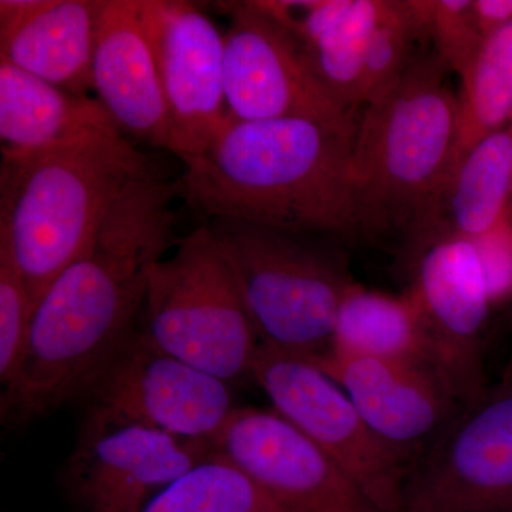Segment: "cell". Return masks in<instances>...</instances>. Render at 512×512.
Here are the masks:
<instances>
[{"mask_svg":"<svg viewBox=\"0 0 512 512\" xmlns=\"http://www.w3.org/2000/svg\"><path fill=\"white\" fill-rule=\"evenodd\" d=\"M214 453L210 440L86 419L67 461L64 488L76 512H140Z\"/></svg>","mask_w":512,"mask_h":512,"instance_id":"obj_12","label":"cell"},{"mask_svg":"<svg viewBox=\"0 0 512 512\" xmlns=\"http://www.w3.org/2000/svg\"><path fill=\"white\" fill-rule=\"evenodd\" d=\"M491 298L497 301L512 289V222L505 218L497 228L476 239Z\"/></svg>","mask_w":512,"mask_h":512,"instance_id":"obj_27","label":"cell"},{"mask_svg":"<svg viewBox=\"0 0 512 512\" xmlns=\"http://www.w3.org/2000/svg\"><path fill=\"white\" fill-rule=\"evenodd\" d=\"M460 79L457 144L451 168L478 141L510 124L512 22L484 37L477 56Z\"/></svg>","mask_w":512,"mask_h":512,"instance_id":"obj_22","label":"cell"},{"mask_svg":"<svg viewBox=\"0 0 512 512\" xmlns=\"http://www.w3.org/2000/svg\"><path fill=\"white\" fill-rule=\"evenodd\" d=\"M143 312V328L165 352L228 384L252 376L259 339L207 225L150 269Z\"/></svg>","mask_w":512,"mask_h":512,"instance_id":"obj_6","label":"cell"},{"mask_svg":"<svg viewBox=\"0 0 512 512\" xmlns=\"http://www.w3.org/2000/svg\"><path fill=\"white\" fill-rule=\"evenodd\" d=\"M355 133L309 119H228L204 153L183 161L180 197L204 222L316 237L356 234Z\"/></svg>","mask_w":512,"mask_h":512,"instance_id":"obj_2","label":"cell"},{"mask_svg":"<svg viewBox=\"0 0 512 512\" xmlns=\"http://www.w3.org/2000/svg\"><path fill=\"white\" fill-rule=\"evenodd\" d=\"M510 126L512 127V117H511V121H510Z\"/></svg>","mask_w":512,"mask_h":512,"instance_id":"obj_30","label":"cell"},{"mask_svg":"<svg viewBox=\"0 0 512 512\" xmlns=\"http://www.w3.org/2000/svg\"><path fill=\"white\" fill-rule=\"evenodd\" d=\"M447 72L436 52L416 56L362 107L350 161L362 229L414 231L439 194L458 134V97Z\"/></svg>","mask_w":512,"mask_h":512,"instance_id":"obj_4","label":"cell"},{"mask_svg":"<svg viewBox=\"0 0 512 512\" xmlns=\"http://www.w3.org/2000/svg\"><path fill=\"white\" fill-rule=\"evenodd\" d=\"M140 512H288L214 453L154 495Z\"/></svg>","mask_w":512,"mask_h":512,"instance_id":"obj_23","label":"cell"},{"mask_svg":"<svg viewBox=\"0 0 512 512\" xmlns=\"http://www.w3.org/2000/svg\"><path fill=\"white\" fill-rule=\"evenodd\" d=\"M474 18L487 37L512 22V0H473Z\"/></svg>","mask_w":512,"mask_h":512,"instance_id":"obj_28","label":"cell"},{"mask_svg":"<svg viewBox=\"0 0 512 512\" xmlns=\"http://www.w3.org/2000/svg\"><path fill=\"white\" fill-rule=\"evenodd\" d=\"M202 224L231 268L259 345L305 357L328 353L353 284L343 259L316 235L235 220Z\"/></svg>","mask_w":512,"mask_h":512,"instance_id":"obj_5","label":"cell"},{"mask_svg":"<svg viewBox=\"0 0 512 512\" xmlns=\"http://www.w3.org/2000/svg\"><path fill=\"white\" fill-rule=\"evenodd\" d=\"M111 128L116 124L96 97L66 92L0 60L2 164L28 160Z\"/></svg>","mask_w":512,"mask_h":512,"instance_id":"obj_19","label":"cell"},{"mask_svg":"<svg viewBox=\"0 0 512 512\" xmlns=\"http://www.w3.org/2000/svg\"><path fill=\"white\" fill-rule=\"evenodd\" d=\"M224 42L228 119H309L356 131V111L323 86L298 40L258 2L232 6Z\"/></svg>","mask_w":512,"mask_h":512,"instance_id":"obj_10","label":"cell"},{"mask_svg":"<svg viewBox=\"0 0 512 512\" xmlns=\"http://www.w3.org/2000/svg\"><path fill=\"white\" fill-rule=\"evenodd\" d=\"M141 16L167 103L168 151L181 161L200 156L228 120L224 33L181 0H141Z\"/></svg>","mask_w":512,"mask_h":512,"instance_id":"obj_13","label":"cell"},{"mask_svg":"<svg viewBox=\"0 0 512 512\" xmlns=\"http://www.w3.org/2000/svg\"><path fill=\"white\" fill-rule=\"evenodd\" d=\"M501 382H503L505 384H511V386H512V353H511L510 360H508V366H507V369H505L504 377H503V380H501Z\"/></svg>","mask_w":512,"mask_h":512,"instance_id":"obj_29","label":"cell"},{"mask_svg":"<svg viewBox=\"0 0 512 512\" xmlns=\"http://www.w3.org/2000/svg\"><path fill=\"white\" fill-rule=\"evenodd\" d=\"M272 409L301 430L384 512H400L410 464L367 426L332 377L308 357L259 345L252 376Z\"/></svg>","mask_w":512,"mask_h":512,"instance_id":"obj_7","label":"cell"},{"mask_svg":"<svg viewBox=\"0 0 512 512\" xmlns=\"http://www.w3.org/2000/svg\"><path fill=\"white\" fill-rule=\"evenodd\" d=\"M35 303L8 235L0 232V382L6 386L15 375L25 350Z\"/></svg>","mask_w":512,"mask_h":512,"instance_id":"obj_25","label":"cell"},{"mask_svg":"<svg viewBox=\"0 0 512 512\" xmlns=\"http://www.w3.org/2000/svg\"><path fill=\"white\" fill-rule=\"evenodd\" d=\"M177 195L178 180H165L151 164L43 293L15 375L2 389L5 424L25 426L86 397L136 328L150 269L177 244Z\"/></svg>","mask_w":512,"mask_h":512,"instance_id":"obj_1","label":"cell"},{"mask_svg":"<svg viewBox=\"0 0 512 512\" xmlns=\"http://www.w3.org/2000/svg\"><path fill=\"white\" fill-rule=\"evenodd\" d=\"M400 512H512V386H490L410 466Z\"/></svg>","mask_w":512,"mask_h":512,"instance_id":"obj_9","label":"cell"},{"mask_svg":"<svg viewBox=\"0 0 512 512\" xmlns=\"http://www.w3.org/2000/svg\"><path fill=\"white\" fill-rule=\"evenodd\" d=\"M92 89L123 136L168 151L167 103L144 28L141 0H103Z\"/></svg>","mask_w":512,"mask_h":512,"instance_id":"obj_16","label":"cell"},{"mask_svg":"<svg viewBox=\"0 0 512 512\" xmlns=\"http://www.w3.org/2000/svg\"><path fill=\"white\" fill-rule=\"evenodd\" d=\"M409 2L387 0L377 23L365 60L360 101L362 107L393 86L414 57L413 45L421 39Z\"/></svg>","mask_w":512,"mask_h":512,"instance_id":"obj_24","label":"cell"},{"mask_svg":"<svg viewBox=\"0 0 512 512\" xmlns=\"http://www.w3.org/2000/svg\"><path fill=\"white\" fill-rule=\"evenodd\" d=\"M387 0H259L302 46L313 73L350 110L362 107L367 49Z\"/></svg>","mask_w":512,"mask_h":512,"instance_id":"obj_18","label":"cell"},{"mask_svg":"<svg viewBox=\"0 0 512 512\" xmlns=\"http://www.w3.org/2000/svg\"><path fill=\"white\" fill-rule=\"evenodd\" d=\"M512 127L488 134L448 173L439 194L414 229L417 251L434 239L484 237L510 217Z\"/></svg>","mask_w":512,"mask_h":512,"instance_id":"obj_20","label":"cell"},{"mask_svg":"<svg viewBox=\"0 0 512 512\" xmlns=\"http://www.w3.org/2000/svg\"><path fill=\"white\" fill-rule=\"evenodd\" d=\"M426 37L433 40L436 55L447 69L463 76L484 40L474 18L473 0H429Z\"/></svg>","mask_w":512,"mask_h":512,"instance_id":"obj_26","label":"cell"},{"mask_svg":"<svg viewBox=\"0 0 512 512\" xmlns=\"http://www.w3.org/2000/svg\"><path fill=\"white\" fill-rule=\"evenodd\" d=\"M330 350L343 355L433 363L426 330L409 293L387 295L356 282L340 302Z\"/></svg>","mask_w":512,"mask_h":512,"instance_id":"obj_21","label":"cell"},{"mask_svg":"<svg viewBox=\"0 0 512 512\" xmlns=\"http://www.w3.org/2000/svg\"><path fill=\"white\" fill-rule=\"evenodd\" d=\"M84 399L90 406L87 419L210 441L237 409L231 384L165 352L138 326Z\"/></svg>","mask_w":512,"mask_h":512,"instance_id":"obj_8","label":"cell"},{"mask_svg":"<svg viewBox=\"0 0 512 512\" xmlns=\"http://www.w3.org/2000/svg\"><path fill=\"white\" fill-rule=\"evenodd\" d=\"M413 299L431 359L467 404L488 389L484 343L493 298L473 239L441 237L417 251Z\"/></svg>","mask_w":512,"mask_h":512,"instance_id":"obj_11","label":"cell"},{"mask_svg":"<svg viewBox=\"0 0 512 512\" xmlns=\"http://www.w3.org/2000/svg\"><path fill=\"white\" fill-rule=\"evenodd\" d=\"M103 0H2L0 60L77 96H92Z\"/></svg>","mask_w":512,"mask_h":512,"instance_id":"obj_17","label":"cell"},{"mask_svg":"<svg viewBox=\"0 0 512 512\" xmlns=\"http://www.w3.org/2000/svg\"><path fill=\"white\" fill-rule=\"evenodd\" d=\"M308 359L342 387L367 426L410 466L463 407L429 360L333 350Z\"/></svg>","mask_w":512,"mask_h":512,"instance_id":"obj_15","label":"cell"},{"mask_svg":"<svg viewBox=\"0 0 512 512\" xmlns=\"http://www.w3.org/2000/svg\"><path fill=\"white\" fill-rule=\"evenodd\" d=\"M212 444L288 512H384L274 409L237 407Z\"/></svg>","mask_w":512,"mask_h":512,"instance_id":"obj_14","label":"cell"},{"mask_svg":"<svg viewBox=\"0 0 512 512\" xmlns=\"http://www.w3.org/2000/svg\"><path fill=\"white\" fill-rule=\"evenodd\" d=\"M150 165L117 128L2 164L0 232L8 235L35 308L89 247L111 204Z\"/></svg>","mask_w":512,"mask_h":512,"instance_id":"obj_3","label":"cell"}]
</instances>
